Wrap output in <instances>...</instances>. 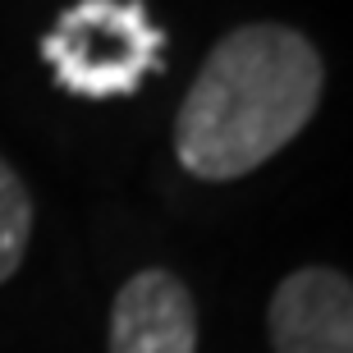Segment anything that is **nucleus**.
Returning a JSON list of instances; mask_svg holds the SVG:
<instances>
[{
    "instance_id": "f257e3e1",
    "label": "nucleus",
    "mask_w": 353,
    "mask_h": 353,
    "mask_svg": "<svg viewBox=\"0 0 353 353\" xmlns=\"http://www.w3.org/2000/svg\"><path fill=\"white\" fill-rule=\"evenodd\" d=\"M326 92V65L307 32L243 23L202 60L174 110V157L193 179L230 183L285 152Z\"/></svg>"
},
{
    "instance_id": "f03ea898",
    "label": "nucleus",
    "mask_w": 353,
    "mask_h": 353,
    "mask_svg": "<svg viewBox=\"0 0 353 353\" xmlns=\"http://www.w3.org/2000/svg\"><path fill=\"white\" fill-rule=\"evenodd\" d=\"M165 32L143 0H74L41 37V60L55 83L83 101L133 97L143 79L161 74Z\"/></svg>"
},
{
    "instance_id": "7ed1b4c3",
    "label": "nucleus",
    "mask_w": 353,
    "mask_h": 353,
    "mask_svg": "<svg viewBox=\"0 0 353 353\" xmlns=\"http://www.w3.org/2000/svg\"><path fill=\"white\" fill-rule=\"evenodd\" d=\"M271 353H353V280L335 266L285 275L266 312Z\"/></svg>"
},
{
    "instance_id": "20e7f679",
    "label": "nucleus",
    "mask_w": 353,
    "mask_h": 353,
    "mask_svg": "<svg viewBox=\"0 0 353 353\" xmlns=\"http://www.w3.org/2000/svg\"><path fill=\"white\" fill-rule=\"evenodd\" d=\"M110 353H197V303L179 275L147 266L110 303Z\"/></svg>"
},
{
    "instance_id": "39448f33",
    "label": "nucleus",
    "mask_w": 353,
    "mask_h": 353,
    "mask_svg": "<svg viewBox=\"0 0 353 353\" xmlns=\"http://www.w3.org/2000/svg\"><path fill=\"white\" fill-rule=\"evenodd\" d=\"M28 239H32V197L19 170L0 157V285L23 266Z\"/></svg>"
}]
</instances>
